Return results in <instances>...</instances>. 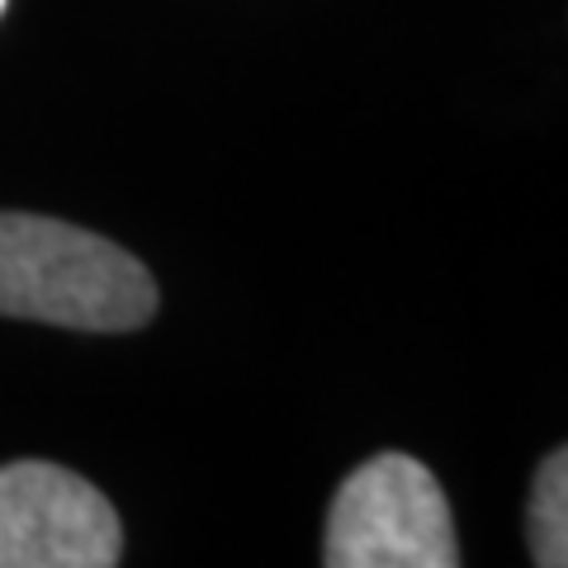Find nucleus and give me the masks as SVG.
<instances>
[{
	"label": "nucleus",
	"mask_w": 568,
	"mask_h": 568,
	"mask_svg": "<svg viewBox=\"0 0 568 568\" xmlns=\"http://www.w3.org/2000/svg\"><path fill=\"white\" fill-rule=\"evenodd\" d=\"M0 313L71 332H138L156 313V280L77 223L0 213Z\"/></svg>",
	"instance_id": "obj_1"
},
{
	"label": "nucleus",
	"mask_w": 568,
	"mask_h": 568,
	"mask_svg": "<svg viewBox=\"0 0 568 568\" xmlns=\"http://www.w3.org/2000/svg\"><path fill=\"white\" fill-rule=\"evenodd\" d=\"M327 568H459L450 503L413 455H379L332 497Z\"/></svg>",
	"instance_id": "obj_2"
},
{
	"label": "nucleus",
	"mask_w": 568,
	"mask_h": 568,
	"mask_svg": "<svg viewBox=\"0 0 568 568\" xmlns=\"http://www.w3.org/2000/svg\"><path fill=\"white\" fill-rule=\"evenodd\" d=\"M119 511L62 465L20 459L0 469V568H114Z\"/></svg>",
	"instance_id": "obj_3"
},
{
	"label": "nucleus",
	"mask_w": 568,
	"mask_h": 568,
	"mask_svg": "<svg viewBox=\"0 0 568 568\" xmlns=\"http://www.w3.org/2000/svg\"><path fill=\"white\" fill-rule=\"evenodd\" d=\"M568 455L555 450L540 465L536 497H530V549L536 568H568Z\"/></svg>",
	"instance_id": "obj_4"
},
{
	"label": "nucleus",
	"mask_w": 568,
	"mask_h": 568,
	"mask_svg": "<svg viewBox=\"0 0 568 568\" xmlns=\"http://www.w3.org/2000/svg\"><path fill=\"white\" fill-rule=\"evenodd\" d=\"M0 10H6V0H0Z\"/></svg>",
	"instance_id": "obj_5"
}]
</instances>
